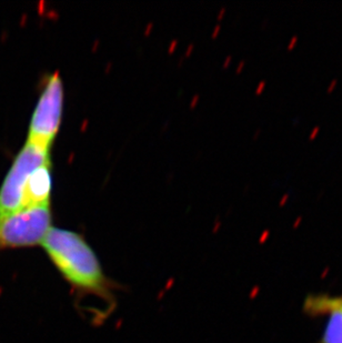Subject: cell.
<instances>
[{
    "label": "cell",
    "mask_w": 342,
    "mask_h": 343,
    "mask_svg": "<svg viewBox=\"0 0 342 343\" xmlns=\"http://www.w3.org/2000/svg\"><path fill=\"white\" fill-rule=\"evenodd\" d=\"M41 247L73 292L80 296H92L104 303L114 304L113 283L82 235L52 225Z\"/></svg>",
    "instance_id": "1"
},
{
    "label": "cell",
    "mask_w": 342,
    "mask_h": 343,
    "mask_svg": "<svg viewBox=\"0 0 342 343\" xmlns=\"http://www.w3.org/2000/svg\"><path fill=\"white\" fill-rule=\"evenodd\" d=\"M64 111V83L60 74L48 77L30 119L26 142L50 152L58 135Z\"/></svg>",
    "instance_id": "2"
},
{
    "label": "cell",
    "mask_w": 342,
    "mask_h": 343,
    "mask_svg": "<svg viewBox=\"0 0 342 343\" xmlns=\"http://www.w3.org/2000/svg\"><path fill=\"white\" fill-rule=\"evenodd\" d=\"M51 227L50 203L20 209L0 221V251L41 246Z\"/></svg>",
    "instance_id": "3"
},
{
    "label": "cell",
    "mask_w": 342,
    "mask_h": 343,
    "mask_svg": "<svg viewBox=\"0 0 342 343\" xmlns=\"http://www.w3.org/2000/svg\"><path fill=\"white\" fill-rule=\"evenodd\" d=\"M50 152L26 142L13 159L0 187V221L22 209V194L27 179L35 169L50 161Z\"/></svg>",
    "instance_id": "4"
},
{
    "label": "cell",
    "mask_w": 342,
    "mask_h": 343,
    "mask_svg": "<svg viewBox=\"0 0 342 343\" xmlns=\"http://www.w3.org/2000/svg\"><path fill=\"white\" fill-rule=\"evenodd\" d=\"M52 190L51 160L35 169L27 179L22 194V209L50 203Z\"/></svg>",
    "instance_id": "5"
},
{
    "label": "cell",
    "mask_w": 342,
    "mask_h": 343,
    "mask_svg": "<svg viewBox=\"0 0 342 343\" xmlns=\"http://www.w3.org/2000/svg\"><path fill=\"white\" fill-rule=\"evenodd\" d=\"M297 41H298V36H295H295H293V37L291 38V40H290L289 45H288V49H292V48H293V47H295V43H297Z\"/></svg>",
    "instance_id": "6"
},
{
    "label": "cell",
    "mask_w": 342,
    "mask_h": 343,
    "mask_svg": "<svg viewBox=\"0 0 342 343\" xmlns=\"http://www.w3.org/2000/svg\"><path fill=\"white\" fill-rule=\"evenodd\" d=\"M319 131H320V128H319L318 126H317V127H314L312 130H311L310 136H309V138H310V139H314V138H316V136L318 135V132H319Z\"/></svg>",
    "instance_id": "7"
},
{
    "label": "cell",
    "mask_w": 342,
    "mask_h": 343,
    "mask_svg": "<svg viewBox=\"0 0 342 343\" xmlns=\"http://www.w3.org/2000/svg\"><path fill=\"white\" fill-rule=\"evenodd\" d=\"M337 82H338L337 79H333L331 82H330V85L328 86V91H329V92H331L332 90L334 89V87H335V85H337Z\"/></svg>",
    "instance_id": "8"
},
{
    "label": "cell",
    "mask_w": 342,
    "mask_h": 343,
    "mask_svg": "<svg viewBox=\"0 0 342 343\" xmlns=\"http://www.w3.org/2000/svg\"><path fill=\"white\" fill-rule=\"evenodd\" d=\"M288 199H289V194H286H286L282 195V198H281V200H280V202H279V204H280V206H283L284 202H286Z\"/></svg>",
    "instance_id": "9"
},
{
    "label": "cell",
    "mask_w": 342,
    "mask_h": 343,
    "mask_svg": "<svg viewBox=\"0 0 342 343\" xmlns=\"http://www.w3.org/2000/svg\"><path fill=\"white\" fill-rule=\"evenodd\" d=\"M264 85H265L264 81H261V82H260V85H258V87H257V92L258 93L262 91V89H263V87H264Z\"/></svg>",
    "instance_id": "10"
},
{
    "label": "cell",
    "mask_w": 342,
    "mask_h": 343,
    "mask_svg": "<svg viewBox=\"0 0 342 343\" xmlns=\"http://www.w3.org/2000/svg\"><path fill=\"white\" fill-rule=\"evenodd\" d=\"M338 300H339V303L342 308V296H338Z\"/></svg>",
    "instance_id": "11"
}]
</instances>
